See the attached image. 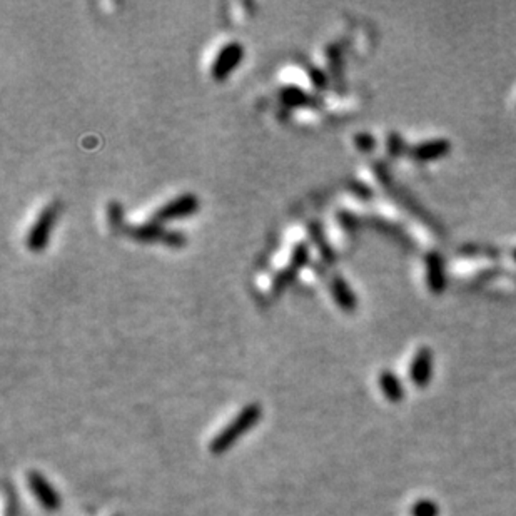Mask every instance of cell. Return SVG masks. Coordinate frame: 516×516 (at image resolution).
I'll list each match as a JSON object with an SVG mask.
<instances>
[{
    "instance_id": "obj_1",
    "label": "cell",
    "mask_w": 516,
    "mask_h": 516,
    "mask_svg": "<svg viewBox=\"0 0 516 516\" xmlns=\"http://www.w3.org/2000/svg\"><path fill=\"white\" fill-rule=\"evenodd\" d=\"M261 418L262 406L259 403H249L244 406V408L236 414L234 420H232L229 425L224 426V428L211 439L209 443L211 455L219 456L224 455L226 451H229L241 438L246 437L252 428H256L257 423L261 421Z\"/></svg>"
},
{
    "instance_id": "obj_2",
    "label": "cell",
    "mask_w": 516,
    "mask_h": 516,
    "mask_svg": "<svg viewBox=\"0 0 516 516\" xmlns=\"http://www.w3.org/2000/svg\"><path fill=\"white\" fill-rule=\"evenodd\" d=\"M56 218H57L56 204L45 206L44 209L40 211L39 218H37L36 222L32 224L31 231H29L27 234V241H25V244H27V248L31 249L32 252H40L47 248L50 232H52Z\"/></svg>"
},
{
    "instance_id": "obj_3",
    "label": "cell",
    "mask_w": 516,
    "mask_h": 516,
    "mask_svg": "<svg viewBox=\"0 0 516 516\" xmlns=\"http://www.w3.org/2000/svg\"><path fill=\"white\" fill-rule=\"evenodd\" d=\"M27 485L29 488H31L33 498L39 501V505L45 511H49V513H57V511L61 510L62 506L61 494H59L57 490L50 485V481L42 475L40 471H36V469L29 471Z\"/></svg>"
},
{
    "instance_id": "obj_4",
    "label": "cell",
    "mask_w": 516,
    "mask_h": 516,
    "mask_svg": "<svg viewBox=\"0 0 516 516\" xmlns=\"http://www.w3.org/2000/svg\"><path fill=\"white\" fill-rule=\"evenodd\" d=\"M199 209V199L191 192L181 194L164 204L160 209L155 211L152 221L162 224L167 221H174V219H184L192 215Z\"/></svg>"
},
{
    "instance_id": "obj_5",
    "label": "cell",
    "mask_w": 516,
    "mask_h": 516,
    "mask_svg": "<svg viewBox=\"0 0 516 516\" xmlns=\"http://www.w3.org/2000/svg\"><path fill=\"white\" fill-rule=\"evenodd\" d=\"M244 57V47L239 42L232 40L229 44H226L224 47L219 50L218 56H215L213 66H211V75L215 80H224L227 79L232 72L236 70V67L239 66V62Z\"/></svg>"
},
{
    "instance_id": "obj_6",
    "label": "cell",
    "mask_w": 516,
    "mask_h": 516,
    "mask_svg": "<svg viewBox=\"0 0 516 516\" xmlns=\"http://www.w3.org/2000/svg\"><path fill=\"white\" fill-rule=\"evenodd\" d=\"M331 294L337 306L344 312H353L356 310L358 299L344 278L334 276L331 279Z\"/></svg>"
},
{
    "instance_id": "obj_7",
    "label": "cell",
    "mask_w": 516,
    "mask_h": 516,
    "mask_svg": "<svg viewBox=\"0 0 516 516\" xmlns=\"http://www.w3.org/2000/svg\"><path fill=\"white\" fill-rule=\"evenodd\" d=\"M450 147L451 144L450 141H446V139H433V141L421 142L420 146L414 147L413 154L414 158L420 160H431L448 154Z\"/></svg>"
},
{
    "instance_id": "obj_8",
    "label": "cell",
    "mask_w": 516,
    "mask_h": 516,
    "mask_svg": "<svg viewBox=\"0 0 516 516\" xmlns=\"http://www.w3.org/2000/svg\"><path fill=\"white\" fill-rule=\"evenodd\" d=\"M164 232H166V229H162V224H159L155 221L141 224V226H135V227H129L128 229V234L130 236V238L139 241V243H154V241L160 243Z\"/></svg>"
},
{
    "instance_id": "obj_9",
    "label": "cell",
    "mask_w": 516,
    "mask_h": 516,
    "mask_svg": "<svg viewBox=\"0 0 516 516\" xmlns=\"http://www.w3.org/2000/svg\"><path fill=\"white\" fill-rule=\"evenodd\" d=\"M282 104L287 107H304V105H314L316 100L311 96H308L301 87L298 86H287L281 89L279 92Z\"/></svg>"
},
{
    "instance_id": "obj_10",
    "label": "cell",
    "mask_w": 516,
    "mask_h": 516,
    "mask_svg": "<svg viewBox=\"0 0 516 516\" xmlns=\"http://www.w3.org/2000/svg\"><path fill=\"white\" fill-rule=\"evenodd\" d=\"M308 231H310V236H311L312 243H314V246L318 248V251L321 252V257H323L326 262H333L334 259H336V252H334L333 248L329 246L323 227H321L318 222H311L310 227H308Z\"/></svg>"
},
{
    "instance_id": "obj_11",
    "label": "cell",
    "mask_w": 516,
    "mask_h": 516,
    "mask_svg": "<svg viewBox=\"0 0 516 516\" xmlns=\"http://www.w3.org/2000/svg\"><path fill=\"white\" fill-rule=\"evenodd\" d=\"M430 371H431V353L430 351L423 349L420 351L416 359L413 361L411 366V378L413 381L416 379L418 383L426 381L430 378Z\"/></svg>"
},
{
    "instance_id": "obj_12",
    "label": "cell",
    "mask_w": 516,
    "mask_h": 516,
    "mask_svg": "<svg viewBox=\"0 0 516 516\" xmlns=\"http://www.w3.org/2000/svg\"><path fill=\"white\" fill-rule=\"evenodd\" d=\"M428 279L430 284L434 291H439L445 287V271H443V262L437 255H431L428 259Z\"/></svg>"
},
{
    "instance_id": "obj_13",
    "label": "cell",
    "mask_w": 516,
    "mask_h": 516,
    "mask_svg": "<svg viewBox=\"0 0 516 516\" xmlns=\"http://www.w3.org/2000/svg\"><path fill=\"white\" fill-rule=\"evenodd\" d=\"M379 384H381L383 393L388 397H391V400H396V397H400L401 388H400V383H397V379L395 378V376H393V373H388V371H384V373L381 374V378H379Z\"/></svg>"
},
{
    "instance_id": "obj_14",
    "label": "cell",
    "mask_w": 516,
    "mask_h": 516,
    "mask_svg": "<svg viewBox=\"0 0 516 516\" xmlns=\"http://www.w3.org/2000/svg\"><path fill=\"white\" fill-rule=\"evenodd\" d=\"M298 271L299 269H296L293 264H289L286 269H282L281 273H278L276 278H274V281H273V291H274V293H279V291L284 289L286 286H289Z\"/></svg>"
},
{
    "instance_id": "obj_15",
    "label": "cell",
    "mask_w": 516,
    "mask_h": 516,
    "mask_svg": "<svg viewBox=\"0 0 516 516\" xmlns=\"http://www.w3.org/2000/svg\"><path fill=\"white\" fill-rule=\"evenodd\" d=\"M308 261H310V248H308V244L304 243L296 244L293 249V256H291V264H293L296 269H301L308 264Z\"/></svg>"
},
{
    "instance_id": "obj_16",
    "label": "cell",
    "mask_w": 516,
    "mask_h": 516,
    "mask_svg": "<svg viewBox=\"0 0 516 516\" xmlns=\"http://www.w3.org/2000/svg\"><path fill=\"white\" fill-rule=\"evenodd\" d=\"M160 243L169 248H183L185 246V243H188V239H185V236L179 231H166L164 232L162 239H160Z\"/></svg>"
},
{
    "instance_id": "obj_17",
    "label": "cell",
    "mask_w": 516,
    "mask_h": 516,
    "mask_svg": "<svg viewBox=\"0 0 516 516\" xmlns=\"http://www.w3.org/2000/svg\"><path fill=\"white\" fill-rule=\"evenodd\" d=\"M122 213H124V209H122V206L119 204V202H111L107 207V215H109V222H111V226L114 227H119L122 224Z\"/></svg>"
},
{
    "instance_id": "obj_18",
    "label": "cell",
    "mask_w": 516,
    "mask_h": 516,
    "mask_svg": "<svg viewBox=\"0 0 516 516\" xmlns=\"http://www.w3.org/2000/svg\"><path fill=\"white\" fill-rule=\"evenodd\" d=\"M354 142H356V147H358V149H359V151H363V152H370V151H373V149H374V146H376L374 137H373V135H371V134H367V132L358 134V135H356V139H354Z\"/></svg>"
},
{
    "instance_id": "obj_19",
    "label": "cell",
    "mask_w": 516,
    "mask_h": 516,
    "mask_svg": "<svg viewBox=\"0 0 516 516\" xmlns=\"http://www.w3.org/2000/svg\"><path fill=\"white\" fill-rule=\"evenodd\" d=\"M404 147H406V142H404V139L401 137V135H397L396 132H393L391 135H389L388 151L391 152L393 155H400L401 152L404 151Z\"/></svg>"
},
{
    "instance_id": "obj_20",
    "label": "cell",
    "mask_w": 516,
    "mask_h": 516,
    "mask_svg": "<svg viewBox=\"0 0 516 516\" xmlns=\"http://www.w3.org/2000/svg\"><path fill=\"white\" fill-rule=\"evenodd\" d=\"M337 221H340V224L344 227L346 231L356 229V226H358V219L354 218V214L348 213V211H340V214H337Z\"/></svg>"
},
{
    "instance_id": "obj_21",
    "label": "cell",
    "mask_w": 516,
    "mask_h": 516,
    "mask_svg": "<svg viewBox=\"0 0 516 516\" xmlns=\"http://www.w3.org/2000/svg\"><path fill=\"white\" fill-rule=\"evenodd\" d=\"M328 59L333 72L341 69V50L337 45H331V47L328 49Z\"/></svg>"
},
{
    "instance_id": "obj_22",
    "label": "cell",
    "mask_w": 516,
    "mask_h": 516,
    "mask_svg": "<svg viewBox=\"0 0 516 516\" xmlns=\"http://www.w3.org/2000/svg\"><path fill=\"white\" fill-rule=\"evenodd\" d=\"M311 77H312V82H314L316 87L324 89L326 86H328V80H326L324 72H321L319 69H312L311 70Z\"/></svg>"
},
{
    "instance_id": "obj_23",
    "label": "cell",
    "mask_w": 516,
    "mask_h": 516,
    "mask_svg": "<svg viewBox=\"0 0 516 516\" xmlns=\"http://www.w3.org/2000/svg\"><path fill=\"white\" fill-rule=\"evenodd\" d=\"M351 185H353V188H351V191H353L354 194H358V196H361V197H370L371 196V191L366 188L365 184L353 183Z\"/></svg>"
},
{
    "instance_id": "obj_24",
    "label": "cell",
    "mask_w": 516,
    "mask_h": 516,
    "mask_svg": "<svg viewBox=\"0 0 516 516\" xmlns=\"http://www.w3.org/2000/svg\"><path fill=\"white\" fill-rule=\"evenodd\" d=\"M515 259H516V249H515Z\"/></svg>"
}]
</instances>
